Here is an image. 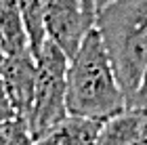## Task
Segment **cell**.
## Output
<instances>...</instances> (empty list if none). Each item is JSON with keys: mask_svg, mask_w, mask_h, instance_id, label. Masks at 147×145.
<instances>
[{"mask_svg": "<svg viewBox=\"0 0 147 145\" xmlns=\"http://www.w3.org/2000/svg\"><path fill=\"white\" fill-rule=\"evenodd\" d=\"M65 107L67 116L107 122L126 109L122 93L97 28L84 36L76 55L69 59L65 78Z\"/></svg>", "mask_w": 147, "mask_h": 145, "instance_id": "1", "label": "cell"}, {"mask_svg": "<svg viewBox=\"0 0 147 145\" xmlns=\"http://www.w3.org/2000/svg\"><path fill=\"white\" fill-rule=\"evenodd\" d=\"M95 28L128 101L147 65V0H113L97 11Z\"/></svg>", "mask_w": 147, "mask_h": 145, "instance_id": "2", "label": "cell"}, {"mask_svg": "<svg viewBox=\"0 0 147 145\" xmlns=\"http://www.w3.org/2000/svg\"><path fill=\"white\" fill-rule=\"evenodd\" d=\"M36 88H34V103L28 118V126L32 137H40L44 130L55 126L63 118H67L65 107V78H67L69 59L65 53L44 40L42 49L36 55Z\"/></svg>", "mask_w": 147, "mask_h": 145, "instance_id": "3", "label": "cell"}, {"mask_svg": "<svg viewBox=\"0 0 147 145\" xmlns=\"http://www.w3.org/2000/svg\"><path fill=\"white\" fill-rule=\"evenodd\" d=\"M95 28V13L80 0H44V34L71 59L84 36Z\"/></svg>", "mask_w": 147, "mask_h": 145, "instance_id": "4", "label": "cell"}, {"mask_svg": "<svg viewBox=\"0 0 147 145\" xmlns=\"http://www.w3.org/2000/svg\"><path fill=\"white\" fill-rule=\"evenodd\" d=\"M36 57L34 53H21V55L4 57L0 78L4 82V88L9 93L17 118H23L28 122L32 103H34V88H36Z\"/></svg>", "mask_w": 147, "mask_h": 145, "instance_id": "5", "label": "cell"}, {"mask_svg": "<svg viewBox=\"0 0 147 145\" xmlns=\"http://www.w3.org/2000/svg\"><path fill=\"white\" fill-rule=\"evenodd\" d=\"M103 122L67 116L34 139V145H95Z\"/></svg>", "mask_w": 147, "mask_h": 145, "instance_id": "6", "label": "cell"}, {"mask_svg": "<svg viewBox=\"0 0 147 145\" xmlns=\"http://www.w3.org/2000/svg\"><path fill=\"white\" fill-rule=\"evenodd\" d=\"M143 111L124 109L122 114L103 122L95 145H143Z\"/></svg>", "mask_w": 147, "mask_h": 145, "instance_id": "7", "label": "cell"}, {"mask_svg": "<svg viewBox=\"0 0 147 145\" xmlns=\"http://www.w3.org/2000/svg\"><path fill=\"white\" fill-rule=\"evenodd\" d=\"M0 49L4 57L32 51L17 0H0Z\"/></svg>", "mask_w": 147, "mask_h": 145, "instance_id": "8", "label": "cell"}, {"mask_svg": "<svg viewBox=\"0 0 147 145\" xmlns=\"http://www.w3.org/2000/svg\"><path fill=\"white\" fill-rule=\"evenodd\" d=\"M19 11H21L25 30H28L30 38V49L34 57L40 53L42 44L46 40L44 34V0H17Z\"/></svg>", "mask_w": 147, "mask_h": 145, "instance_id": "9", "label": "cell"}, {"mask_svg": "<svg viewBox=\"0 0 147 145\" xmlns=\"http://www.w3.org/2000/svg\"><path fill=\"white\" fill-rule=\"evenodd\" d=\"M0 145H34L28 122L23 118H13L0 124Z\"/></svg>", "mask_w": 147, "mask_h": 145, "instance_id": "10", "label": "cell"}, {"mask_svg": "<svg viewBox=\"0 0 147 145\" xmlns=\"http://www.w3.org/2000/svg\"><path fill=\"white\" fill-rule=\"evenodd\" d=\"M126 109H135V111L147 114V65H145L141 78H139L137 88L132 90V95L128 97V101H126Z\"/></svg>", "mask_w": 147, "mask_h": 145, "instance_id": "11", "label": "cell"}, {"mask_svg": "<svg viewBox=\"0 0 147 145\" xmlns=\"http://www.w3.org/2000/svg\"><path fill=\"white\" fill-rule=\"evenodd\" d=\"M13 118H17V114H15V109H13V103H11L9 93H6V88H4L2 78H0V124L13 120Z\"/></svg>", "mask_w": 147, "mask_h": 145, "instance_id": "12", "label": "cell"}, {"mask_svg": "<svg viewBox=\"0 0 147 145\" xmlns=\"http://www.w3.org/2000/svg\"><path fill=\"white\" fill-rule=\"evenodd\" d=\"M80 2L84 4V9H86V11L95 13V0H80ZM95 15H97V13H95Z\"/></svg>", "mask_w": 147, "mask_h": 145, "instance_id": "13", "label": "cell"}, {"mask_svg": "<svg viewBox=\"0 0 147 145\" xmlns=\"http://www.w3.org/2000/svg\"><path fill=\"white\" fill-rule=\"evenodd\" d=\"M109 2H113V0H95V13H97V11H101L103 6H107Z\"/></svg>", "mask_w": 147, "mask_h": 145, "instance_id": "14", "label": "cell"}, {"mask_svg": "<svg viewBox=\"0 0 147 145\" xmlns=\"http://www.w3.org/2000/svg\"><path fill=\"white\" fill-rule=\"evenodd\" d=\"M141 137H143V145H147V114H145V120H143V133H141Z\"/></svg>", "mask_w": 147, "mask_h": 145, "instance_id": "15", "label": "cell"}, {"mask_svg": "<svg viewBox=\"0 0 147 145\" xmlns=\"http://www.w3.org/2000/svg\"><path fill=\"white\" fill-rule=\"evenodd\" d=\"M2 61H4V53H2V49H0V67H2Z\"/></svg>", "mask_w": 147, "mask_h": 145, "instance_id": "16", "label": "cell"}]
</instances>
